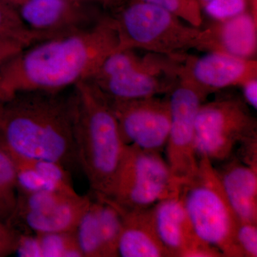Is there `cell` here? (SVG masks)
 I'll return each mask as SVG.
<instances>
[{
  "mask_svg": "<svg viewBox=\"0 0 257 257\" xmlns=\"http://www.w3.org/2000/svg\"><path fill=\"white\" fill-rule=\"evenodd\" d=\"M118 46L111 15L94 26L35 42L0 65V102L24 92H60L89 80Z\"/></svg>",
  "mask_w": 257,
  "mask_h": 257,
  "instance_id": "cell-1",
  "label": "cell"
},
{
  "mask_svg": "<svg viewBox=\"0 0 257 257\" xmlns=\"http://www.w3.org/2000/svg\"><path fill=\"white\" fill-rule=\"evenodd\" d=\"M72 92H24L0 102V150L10 155L79 168Z\"/></svg>",
  "mask_w": 257,
  "mask_h": 257,
  "instance_id": "cell-2",
  "label": "cell"
},
{
  "mask_svg": "<svg viewBox=\"0 0 257 257\" xmlns=\"http://www.w3.org/2000/svg\"><path fill=\"white\" fill-rule=\"evenodd\" d=\"M75 147L93 195L109 198L126 145L106 96L90 81L74 87Z\"/></svg>",
  "mask_w": 257,
  "mask_h": 257,
  "instance_id": "cell-3",
  "label": "cell"
},
{
  "mask_svg": "<svg viewBox=\"0 0 257 257\" xmlns=\"http://www.w3.org/2000/svg\"><path fill=\"white\" fill-rule=\"evenodd\" d=\"M118 37L116 51L143 50L173 59L189 51H212L209 29L193 26L160 7L126 0L111 15Z\"/></svg>",
  "mask_w": 257,
  "mask_h": 257,
  "instance_id": "cell-4",
  "label": "cell"
},
{
  "mask_svg": "<svg viewBox=\"0 0 257 257\" xmlns=\"http://www.w3.org/2000/svg\"><path fill=\"white\" fill-rule=\"evenodd\" d=\"M179 197L199 239L218 248L224 256L243 257L236 240L239 219L210 160L199 157L197 172L181 184Z\"/></svg>",
  "mask_w": 257,
  "mask_h": 257,
  "instance_id": "cell-5",
  "label": "cell"
},
{
  "mask_svg": "<svg viewBox=\"0 0 257 257\" xmlns=\"http://www.w3.org/2000/svg\"><path fill=\"white\" fill-rule=\"evenodd\" d=\"M180 59L134 50L114 51L89 79L111 99L128 100L168 94L178 81Z\"/></svg>",
  "mask_w": 257,
  "mask_h": 257,
  "instance_id": "cell-6",
  "label": "cell"
},
{
  "mask_svg": "<svg viewBox=\"0 0 257 257\" xmlns=\"http://www.w3.org/2000/svg\"><path fill=\"white\" fill-rule=\"evenodd\" d=\"M179 190L180 184L160 152L126 145L109 199L120 207L141 210Z\"/></svg>",
  "mask_w": 257,
  "mask_h": 257,
  "instance_id": "cell-7",
  "label": "cell"
},
{
  "mask_svg": "<svg viewBox=\"0 0 257 257\" xmlns=\"http://www.w3.org/2000/svg\"><path fill=\"white\" fill-rule=\"evenodd\" d=\"M257 135L256 119L246 101L223 96L204 103L196 119L195 148L198 157L225 162L244 139Z\"/></svg>",
  "mask_w": 257,
  "mask_h": 257,
  "instance_id": "cell-8",
  "label": "cell"
},
{
  "mask_svg": "<svg viewBox=\"0 0 257 257\" xmlns=\"http://www.w3.org/2000/svg\"><path fill=\"white\" fill-rule=\"evenodd\" d=\"M178 77L177 84L167 94L171 123L165 147L171 173L181 185L194 175L199 167L196 119L199 108L211 93L183 76Z\"/></svg>",
  "mask_w": 257,
  "mask_h": 257,
  "instance_id": "cell-9",
  "label": "cell"
},
{
  "mask_svg": "<svg viewBox=\"0 0 257 257\" xmlns=\"http://www.w3.org/2000/svg\"><path fill=\"white\" fill-rule=\"evenodd\" d=\"M91 199L77 193H18L16 207L7 223L21 234L72 232Z\"/></svg>",
  "mask_w": 257,
  "mask_h": 257,
  "instance_id": "cell-10",
  "label": "cell"
},
{
  "mask_svg": "<svg viewBox=\"0 0 257 257\" xmlns=\"http://www.w3.org/2000/svg\"><path fill=\"white\" fill-rule=\"evenodd\" d=\"M92 3L79 0H25L15 8L37 42L94 26L105 14Z\"/></svg>",
  "mask_w": 257,
  "mask_h": 257,
  "instance_id": "cell-11",
  "label": "cell"
},
{
  "mask_svg": "<svg viewBox=\"0 0 257 257\" xmlns=\"http://www.w3.org/2000/svg\"><path fill=\"white\" fill-rule=\"evenodd\" d=\"M107 99L126 145L159 152L165 147L171 123L167 94L164 98Z\"/></svg>",
  "mask_w": 257,
  "mask_h": 257,
  "instance_id": "cell-12",
  "label": "cell"
},
{
  "mask_svg": "<svg viewBox=\"0 0 257 257\" xmlns=\"http://www.w3.org/2000/svg\"><path fill=\"white\" fill-rule=\"evenodd\" d=\"M179 75L183 76L211 93L241 85L257 78V61L243 59L218 51L196 57L184 55L179 62Z\"/></svg>",
  "mask_w": 257,
  "mask_h": 257,
  "instance_id": "cell-13",
  "label": "cell"
},
{
  "mask_svg": "<svg viewBox=\"0 0 257 257\" xmlns=\"http://www.w3.org/2000/svg\"><path fill=\"white\" fill-rule=\"evenodd\" d=\"M152 211L157 236L172 257H187L204 242L193 229L179 194L157 202Z\"/></svg>",
  "mask_w": 257,
  "mask_h": 257,
  "instance_id": "cell-14",
  "label": "cell"
},
{
  "mask_svg": "<svg viewBox=\"0 0 257 257\" xmlns=\"http://www.w3.org/2000/svg\"><path fill=\"white\" fill-rule=\"evenodd\" d=\"M113 203L122 221L118 244L119 256L172 257L157 236L152 207L134 210L120 207Z\"/></svg>",
  "mask_w": 257,
  "mask_h": 257,
  "instance_id": "cell-15",
  "label": "cell"
},
{
  "mask_svg": "<svg viewBox=\"0 0 257 257\" xmlns=\"http://www.w3.org/2000/svg\"><path fill=\"white\" fill-rule=\"evenodd\" d=\"M216 170L230 205L240 221L257 224V170L236 157Z\"/></svg>",
  "mask_w": 257,
  "mask_h": 257,
  "instance_id": "cell-16",
  "label": "cell"
},
{
  "mask_svg": "<svg viewBox=\"0 0 257 257\" xmlns=\"http://www.w3.org/2000/svg\"><path fill=\"white\" fill-rule=\"evenodd\" d=\"M8 156L15 165L18 193H77L72 185L71 172L63 166L50 161Z\"/></svg>",
  "mask_w": 257,
  "mask_h": 257,
  "instance_id": "cell-17",
  "label": "cell"
},
{
  "mask_svg": "<svg viewBox=\"0 0 257 257\" xmlns=\"http://www.w3.org/2000/svg\"><path fill=\"white\" fill-rule=\"evenodd\" d=\"M207 28L211 32L212 51L240 58L254 59L257 50V20L249 10L227 20H214Z\"/></svg>",
  "mask_w": 257,
  "mask_h": 257,
  "instance_id": "cell-18",
  "label": "cell"
},
{
  "mask_svg": "<svg viewBox=\"0 0 257 257\" xmlns=\"http://www.w3.org/2000/svg\"><path fill=\"white\" fill-rule=\"evenodd\" d=\"M16 252L25 257H83L75 231L21 234Z\"/></svg>",
  "mask_w": 257,
  "mask_h": 257,
  "instance_id": "cell-19",
  "label": "cell"
},
{
  "mask_svg": "<svg viewBox=\"0 0 257 257\" xmlns=\"http://www.w3.org/2000/svg\"><path fill=\"white\" fill-rule=\"evenodd\" d=\"M75 234L83 257H105L98 218L97 202L93 195L79 220Z\"/></svg>",
  "mask_w": 257,
  "mask_h": 257,
  "instance_id": "cell-20",
  "label": "cell"
},
{
  "mask_svg": "<svg viewBox=\"0 0 257 257\" xmlns=\"http://www.w3.org/2000/svg\"><path fill=\"white\" fill-rule=\"evenodd\" d=\"M93 196L97 202L98 218L104 256H119L118 244L122 227L119 211L109 198Z\"/></svg>",
  "mask_w": 257,
  "mask_h": 257,
  "instance_id": "cell-21",
  "label": "cell"
},
{
  "mask_svg": "<svg viewBox=\"0 0 257 257\" xmlns=\"http://www.w3.org/2000/svg\"><path fill=\"white\" fill-rule=\"evenodd\" d=\"M18 197L14 164L8 154L0 150V221L9 220L16 207Z\"/></svg>",
  "mask_w": 257,
  "mask_h": 257,
  "instance_id": "cell-22",
  "label": "cell"
},
{
  "mask_svg": "<svg viewBox=\"0 0 257 257\" xmlns=\"http://www.w3.org/2000/svg\"><path fill=\"white\" fill-rule=\"evenodd\" d=\"M13 40L30 45L37 42L23 22L15 7L0 3V40Z\"/></svg>",
  "mask_w": 257,
  "mask_h": 257,
  "instance_id": "cell-23",
  "label": "cell"
},
{
  "mask_svg": "<svg viewBox=\"0 0 257 257\" xmlns=\"http://www.w3.org/2000/svg\"><path fill=\"white\" fill-rule=\"evenodd\" d=\"M138 1L160 7L193 26L200 28L203 24L202 7L197 0H138Z\"/></svg>",
  "mask_w": 257,
  "mask_h": 257,
  "instance_id": "cell-24",
  "label": "cell"
},
{
  "mask_svg": "<svg viewBox=\"0 0 257 257\" xmlns=\"http://www.w3.org/2000/svg\"><path fill=\"white\" fill-rule=\"evenodd\" d=\"M248 0H210L202 9L214 21H221L248 11Z\"/></svg>",
  "mask_w": 257,
  "mask_h": 257,
  "instance_id": "cell-25",
  "label": "cell"
},
{
  "mask_svg": "<svg viewBox=\"0 0 257 257\" xmlns=\"http://www.w3.org/2000/svg\"><path fill=\"white\" fill-rule=\"evenodd\" d=\"M236 240L243 257L257 256V224L240 221L236 231Z\"/></svg>",
  "mask_w": 257,
  "mask_h": 257,
  "instance_id": "cell-26",
  "label": "cell"
},
{
  "mask_svg": "<svg viewBox=\"0 0 257 257\" xmlns=\"http://www.w3.org/2000/svg\"><path fill=\"white\" fill-rule=\"evenodd\" d=\"M238 146L236 158L244 165L257 170V135L244 139Z\"/></svg>",
  "mask_w": 257,
  "mask_h": 257,
  "instance_id": "cell-27",
  "label": "cell"
},
{
  "mask_svg": "<svg viewBox=\"0 0 257 257\" xmlns=\"http://www.w3.org/2000/svg\"><path fill=\"white\" fill-rule=\"evenodd\" d=\"M28 46H29L28 44L18 41V40H0V65L4 63L5 61L8 60L10 57L15 55V54Z\"/></svg>",
  "mask_w": 257,
  "mask_h": 257,
  "instance_id": "cell-28",
  "label": "cell"
},
{
  "mask_svg": "<svg viewBox=\"0 0 257 257\" xmlns=\"http://www.w3.org/2000/svg\"><path fill=\"white\" fill-rule=\"evenodd\" d=\"M242 88L243 100L253 109H257V78H253L243 83Z\"/></svg>",
  "mask_w": 257,
  "mask_h": 257,
  "instance_id": "cell-29",
  "label": "cell"
},
{
  "mask_svg": "<svg viewBox=\"0 0 257 257\" xmlns=\"http://www.w3.org/2000/svg\"><path fill=\"white\" fill-rule=\"evenodd\" d=\"M101 1H102L103 6L115 10L119 8L120 5L124 4L126 0H101Z\"/></svg>",
  "mask_w": 257,
  "mask_h": 257,
  "instance_id": "cell-30",
  "label": "cell"
},
{
  "mask_svg": "<svg viewBox=\"0 0 257 257\" xmlns=\"http://www.w3.org/2000/svg\"><path fill=\"white\" fill-rule=\"evenodd\" d=\"M249 3V11L253 18L257 20V0H248Z\"/></svg>",
  "mask_w": 257,
  "mask_h": 257,
  "instance_id": "cell-31",
  "label": "cell"
},
{
  "mask_svg": "<svg viewBox=\"0 0 257 257\" xmlns=\"http://www.w3.org/2000/svg\"><path fill=\"white\" fill-rule=\"evenodd\" d=\"M24 1H25V0H0V3H5V4L16 7L23 3Z\"/></svg>",
  "mask_w": 257,
  "mask_h": 257,
  "instance_id": "cell-32",
  "label": "cell"
},
{
  "mask_svg": "<svg viewBox=\"0 0 257 257\" xmlns=\"http://www.w3.org/2000/svg\"><path fill=\"white\" fill-rule=\"evenodd\" d=\"M79 1L92 2V3H97V4L101 5L103 6L101 0H79Z\"/></svg>",
  "mask_w": 257,
  "mask_h": 257,
  "instance_id": "cell-33",
  "label": "cell"
},
{
  "mask_svg": "<svg viewBox=\"0 0 257 257\" xmlns=\"http://www.w3.org/2000/svg\"><path fill=\"white\" fill-rule=\"evenodd\" d=\"M197 1L199 3V5H200V6L202 8V6H204L206 3H207L208 2L210 1V0H197Z\"/></svg>",
  "mask_w": 257,
  "mask_h": 257,
  "instance_id": "cell-34",
  "label": "cell"
}]
</instances>
